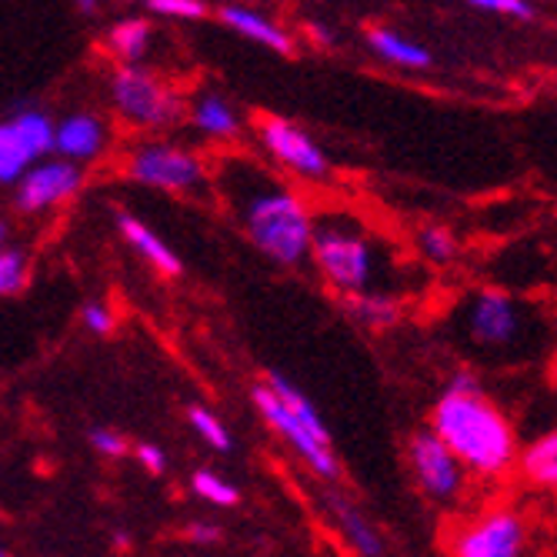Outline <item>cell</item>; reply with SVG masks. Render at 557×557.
Returning a JSON list of instances; mask_svg holds the SVG:
<instances>
[{
  "mask_svg": "<svg viewBox=\"0 0 557 557\" xmlns=\"http://www.w3.org/2000/svg\"><path fill=\"white\" fill-rule=\"evenodd\" d=\"M408 461H411L418 487L431 500L450 504L454 497H461V491H465V468L454 461V454L437 441V434L431 428L411 434V441H408Z\"/></svg>",
  "mask_w": 557,
  "mask_h": 557,
  "instance_id": "11",
  "label": "cell"
},
{
  "mask_svg": "<svg viewBox=\"0 0 557 557\" xmlns=\"http://www.w3.org/2000/svg\"><path fill=\"white\" fill-rule=\"evenodd\" d=\"M190 491H194L200 500L214 504V508H237V500H240V491H237L227 478H221L218 471H211V468H200V471L190 478Z\"/></svg>",
  "mask_w": 557,
  "mask_h": 557,
  "instance_id": "24",
  "label": "cell"
},
{
  "mask_svg": "<svg viewBox=\"0 0 557 557\" xmlns=\"http://www.w3.org/2000/svg\"><path fill=\"white\" fill-rule=\"evenodd\" d=\"M81 324L94 334V337H108L117 327V314L108 300H87L81 308Z\"/></svg>",
  "mask_w": 557,
  "mask_h": 557,
  "instance_id": "27",
  "label": "cell"
},
{
  "mask_svg": "<svg viewBox=\"0 0 557 557\" xmlns=\"http://www.w3.org/2000/svg\"><path fill=\"white\" fill-rule=\"evenodd\" d=\"M134 454H137V465H140L150 478H158V474L168 471V454H164V447L144 441V444L134 447Z\"/></svg>",
  "mask_w": 557,
  "mask_h": 557,
  "instance_id": "30",
  "label": "cell"
},
{
  "mask_svg": "<svg viewBox=\"0 0 557 557\" xmlns=\"http://www.w3.org/2000/svg\"><path fill=\"white\" fill-rule=\"evenodd\" d=\"M218 21L224 27H231L234 34H240L244 40H255L274 54H294V37L287 27H281V21H274L271 14L247 8V4H221L218 8Z\"/></svg>",
  "mask_w": 557,
  "mask_h": 557,
  "instance_id": "13",
  "label": "cell"
},
{
  "mask_svg": "<svg viewBox=\"0 0 557 557\" xmlns=\"http://www.w3.org/2000/svg\"><path fill=\"white\" fill-rule=\"evenodd\" d=\"M111 111L117 114L121 124L144 131V134H161L187 121V100L184 94L150 71L144 64L134 67H114L111 74Z\"/></svg>",
  "mask_w": 557,
  "mask_h": 557,
  "instance_id": "5",
  "label": "cell"
},
{
  "mask_svg": "<svg viewBox=\"0 0 557 557\" xmlns=\"http://www.w3.org/2000/svg\"><path fill=\"white\" fill-rule=\"evenodd\" d=\"M114 127L97 111H71L54 121V158L87 168L108 154Z\"/></svg>",
  "mask_w": 557,
  "mask_h": 557,
  "instance_id": "12",
  "label": "cell"
},
{
  "mask_svg": "<svg viewBox=\"0 0 557 557\" xmlns=\"http://www.w3.org/2000/svg\"><path fill=\"white\" fill-rule=\"evenodd\" d=\"M368 47L374 54L394 67H404V71H428L431 67V54L428 47H421L418 40L404 37L391 27H368Z\"/></svg>",
  "mask_w": 557,
  "mask_h": 557,
  "instance_id": "20",
  "label": "cell"
},
{
  "mask_svg": "<svg viewBox=\"0 0 557 557\" xmlns=\"http://www.w3.org/2000/svg\"><path fill=\"white\" fill-rule=\"evenodd\" d=\"M341 304H344L347 318H354V321L364 324V327H371V331H387V327H394V324L400 321V314H404V308H400V304H397L391 294H377V290H371V294H354V297H341Z\"/></svg>",
  "mask_w": 557,
  "mask_h": 557,
  "instance_id": "21",
  "label": "cell"
},
{
  "mask_svg": "<svg viewBox=\"0 0 557 557\" xmlns=\"http://www.w3.org/2000/svg\"><path fill=\"white\" fill-rule=\"evenodd\" d=\"M87 441H90V447L100 454V458H124V454L131 450V444H127V437L121 434V431H111V428H94L90 434H87Z\"/></svg>",
  "mask_w": 557,
  "mask_h": 557,
  "instance_id": "28",
  "label": "cell"
},
{
  "mask_svg": "<svg viewBox=\"0 0 557 557\" xmlns=\"http://www.w3.org/2000/svg\"><path fill=\"white\" fill-rule=\"evenodd\" d=\"M77 11H81V14H94V11H97V4H90V0H81Z\"/></svg>",
  "mask_w": 557,
  "mask_h": 557,
  "instance_id": "35",
  "label": "cell"
},
{
  "mask_svg": "<svg viewBox=\"0 0 557 557\" xmlns=\"http://www.w3.org/2000/svg\"><path fill=\"white\" fill-rule=\"evenodd\" d=\"M0 557H11V554H8V550H4V547H0Z\"/></svg>",
  "mask_w": 557,
  "mask_h": 557,
  "instance_id": "37",
  "label": "cell"
},
{
  "mask_svg": "<svg viewBox=\"0 0 557 557\" xmlns=\"http://www.w3.org/2000/svg\"><path fill=\"white\" fill-rule=\"evenodd\" d=\"M187 124L200 137L218 140V144L237 140L244 134V121H240L237 108L218 90H205V94H197L190 100V104H187Z\"/></svg>",
  "mask_w": 557,
  "mask_h": 557,
  "instance_id": "15",
  "label": "cell"
},
{
  "mask_svg": "<svg viewBox=\"0 0 557 557\" xmlns=\"http://www.w3.org/2000/svg\"><path fill=\"white\" fill-rule=\"evenodd\" d=\"M447 557H524L528 518L508 500H494L474 515L450 521L444 534Z\"/></svg>",
  "mask_w": 557,
  "mask_h": 557,
  "instance_id": "7",
  "label": "cell"
},
{
  "mask_svg": "<svg viewBox=\"0 0 557 557\" xmlns=\"http://www.w3.org/2000/svg\"><path fill=\"white\" fill-rule=\"evenodd\" d=\"M471 337L478 344H508L518 331V314H515V304L504 290H481L471 304Z\"/></svg>",
  "mask_w": 557,
  "mask_h": 557,
  "instance_id": "14",
  "label": "cell"
},
{
  "mask_svg": "<svg viewBox=\"0 0 557 557\" xmlns=\"http://www.w3.org/2000/svg\"><path fill=\"white\" fill-rule=\"evenodd\" d=\"M255 134L264 154L290 177H300L308 184H321L331 177L334 168H331V158L324 154V147L294 121L277 117V114H261Z\"/></svg>",
  "mask_w": 557,
  "mask_h": 557,
  "instance_id": "9",
  "label": "cell"
},
{
  "mask_svg": "<svg viewBox=\"0 0 557 557\" xmlns=\"http://www.w3.org/2000/svg\"><path fill=\"white\" fill-rule=\"evenodd\" d=\"M144 11L164 21H205L214 14V8L205 0H147Z\"/></svg>",
  "mask_w": 557,
  "mask_h": 557,
  "instance_id": "26",
  "label": "cell"
},
{
  "mask_svg": "<svg viewBox=\"0 0 557 557\" xmlns=\"http://www.w3.org/2000/svg\"><path fill=\"white\" fill-rule=\"evenodd\" d=\"M418 247L421 255L434 264H450L458 258V237H454L444 224H424L418 231Z\"/></svg>",
  "mask_w": 557,
  "mask_h": 557,
  "instance_id": "25",
  "label": "cell"
},
{
  "mask_svg": "<svg viewBox=\"0 0 557 557\" xmlns=\"http://www.w3.org/2000/svg\"><path fill=\"white\" fill-rule=\"evenodd\" d=\"M150 40H154V27H150V21L144 14L121 17L108 27L104 50L117 61V67H134V64H144Z\"/></svg>",
  "mask_w": 557,
  "mask_h": 557,
  "instance_id": "19",
  "label": "cell"
},
{
  "mask_svg": "<svg viewBox=\"0 0 557 557\" xmlns=\"http://www.w3.org/2000/svg\"><path fill=\"white\" fill-rule=\"evenodd\" d=\"M114 547H117V550H127V547H131V537H127V534H114Z\"/></svg>",
  "mask_w": 557,
  "mask_h": 557,
  "instance_id": "34",
  "label": "cell"
},
{
  "mask_svg": "<svg viewBox=\"0 0 557 557\" xmlns=\"http://www.w3.org/2000/svg\"><path fill=\"white\" fill-rule=\"evenodd\" d=\"M84 187V168L47 158L34 164L11 190H14V211L21 218H44L50 211L64 208L67 200H74Z\"/></svg>",
  "mask_w": 557,
  "mask_h": 557,
  "instance_id": "10",
  "label": "cell"
},
{
  "mask_svg": "<svg viewBox=\"0 0 557 557\" xmlns=\"http://www.w3.org/2000/svg\"><path fill=\"white\" fill-rule=\"evenodd\" d=\"M184 537H187L190 544H218V541H221V528L211 524V521H190V524L184 528Z\"/></svg>",
  "mask_w": 557,
  "mask_h": 557,
  "instance_id": "31",
  "label": "cell"
},
{
  "mask_svg": "<svg viewBox=\"0 0 557 557\" xmlns=\"http://www.w3.org/2000/svg\"><path fill=\"white\" fill-rule=\"evenodd\" d=\"M431 431L465 471L484 481L515 474L518 434L471 371H458L431 411Z\"/></svg>",
  "mask_w": 557,
  "mask_h": 557,
  "instance_id": "2",
  "label": "cell"
},
{
  "mask_svg": "<svg viewBox=\"0 0 557 557\" xmlns=\"http://www.w3.org/2000/svg\"><path fill=\"white\" fill-rule=\"evenodd\" d=\"M211 187L244 237L277 268H300L311 250L314 211L308 197L258 158L227 150L211 164Z\"/></svg>",
  "mask_w": 557,
  "mask_h": 557,
  "instance_id": "1",
  "label": "cell"
},
{
  "mask_svg": "<svg viewBox=\"0 0 557 557\" xmlns=\"http://www.w3.org/2000/svg\"><path fill=\"white\" fill-rule=\"evenodd\" d=\"M308 34L318 47H334V30L324 21H308Z\"/></svg>",
  "mask_w": 557,
  "mask_h": 557,
  "instance_id": "32",
  "label": "cell"
},
{
  "mask_svg": "<svg viewBox=\"0 0 557 557\" xmlns=\"http://www.w3.org/2000/svg\"><path fill=\"white\" fill-rule=\"evenodd\" d=\"M117 231H121V237H124V240L137 250V255L161 274V277H181L184 261L177 258V250H174L154 227H147L137 214L121 211V214H117Z\"/></svg>",
  "mask_w": 557,
  "mask_h": 557,
  "instance_id": "16",
  "label": "cell"
},
{
  "mask_svg": "<svg viewBox=\"0 0 557 557\" xmlns=\"http://www.w3.org/2000/svg\"><path fill=\"white\" fill-rule=\"evenodd\" d=\"M255 408L264 418V424L308 465L321 481H337L341 465L331 447V431L318 408L308 400L294 381L284 374H268L264 384L255 387Z\"/></svg>",
  "mask_w": 557,
  "mask_h": 557,
  "instance_id": "3",
  "label": "cell"
},
{
  "mask_svg": "<svg viewBox=\"0 0 557 557\" xmlns=\"http://www.w3.org/2000/svg\"><path fill=\"white\" fill-rule=\"evenodd\" d=\"M308 261L318 268L324 284L341 297L371 294L377 255L368 231L344 211H321L311 221Z\"/></svg>",
  "mask_w": 557,
  "mask_h": 557,
  "instance_id": "4",
  "label": "cell"
},
{
  "mask_svg": "<svg viewBox=\"0 0 557 557\" xmlns=\"http://www.w3.org/2000/svg\"><path fill=\"white\" fill-rule=\"evenodd\" d=\"M481 14H500V17H518V21H534L537 8L528 0H474L471 4Z\"/></svg>",
  "mask_w": 557,
  "mask_h": 557,
  "instance_id": "29",
  "label": "cell"
},
{
  "mask_svg": "<svg viewBox=\"0 0 557 557\" xmlns=\"http://www.w3.org/2000/svg\"><path fill=\"white\" fill-rule=\"evenodd\" d=\"M0 247H8V224L0 221Z\"/></svg>",
  "mask_w": 557,
  "mask_h": 557,
  "instance_id": "36",
  "label": "cell"
},
{
  "mask_svg": "<svg viewBox=\"0 0 557 557\" xmlns=\"http://www.w3.org/2000/svg\"><path fill=\"white\" fill-rule=\"evenodd\" d=\"M30 284V258L21 247H0V297H14Z\"/></svg>",
  "mask_w": 557,
  "mask_h": 557,
  "instance_id": "23",
  "label": "cell"
},
{
  "mask_svg": "<svg viewBox=\"0 0 557 557\" xmlns=\"http://www.w3.org/2000/svg\"><path fill=\"white\" fill-rule=\"evenodd\" d=\"M187 421H190L194 434H197L200 441H205L208 447H214V450H221V454H227V450L234 447L227 424H224L211 408H205V404H190V408H187Z\"/></svg>",
  "mask_w": 557,
  "mask_h": 557,
  "instance_id": "22",
  "label": "cell"
},
{
  "mask_svg": "<svg viewBox=\"0 0 557 557\" xmlns=\"http://www.w3.org/2000/svg\"><path fill=\"white\" fill-rule=\"evenodd\" d=\"M547 377H550V384H554V391H557V350H554V358H550V364H547Z\"/></svg>",
  "mask_w": 557,
  "mask_h": 557,
  "instance_id": "33",
  "label": "cell"
},
{
  "mask_svg": "<svg viewBox=\"0 0 557 557\" xmlns=\"http://www.w3.org/2000/svg\"><path fill=\"white\" fill-rule=\"evenodd\" d=\"M124 174L127 181L140 187L164 190V194L197 197L211 190V164L200 158L194 147L164 140V137L137 140L124 154Z\"/></svg>",
  "mask_w": 557,
  "mask_h": 557,
  "instance_id": "6",
  "label": "cell"
},
{
  "mask_svg": "<svg viewBox=\"0 0 557 557\" xmlns=\"http://www.w3.org/2000/svg\"><path fill=\"white\" fill-rule=\"evenodd\" d=\"M327 511L334 515L337 531L344 534L347 547L358 557H384V537L377 534V528L354 508V504L341 494H327Z\"/></svg>",
  "mask_w": 557,
  "mask_h": 557,
  "instance_id": "18",
  "label": "cell"
},
{
  "mask_svg": "<svg viewBox=\"0 0 557 557\" xmlns=\"http://www.w3.org/2000/svg\"><path fill=\"white\" fill-rule=\"evenodd\" d=\"M518 478L544 494H557V428L518 450Z\"/></svg>",
  "mask_w": 557,
  "mask_h": 557,
  "instance_id": "17",
  "label": "cell"
},
{
  "mask_svg": "<svg viewBox=\"0 0 557 557\" xmlns=\"http://www.w3.org/2000/svg\"><path fill=\"white\" fill-rule=\"evenodd\" d=\"M54 154V117L27 104L0 121V187H14L34 164Z\"/></svg>",
  "mask_w": 557,
  "mask_h": 557,
  "instance_id": "8",
  "label": "cell"
}]
</instances>
